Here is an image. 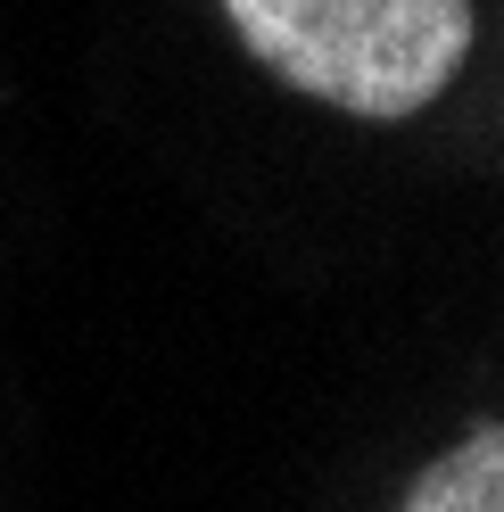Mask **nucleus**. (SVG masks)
Listing matches in <instances>:
<instances>
[{"label": "nucleus", "instance_id": "nucleus-1", "mask_svg": "<svg viewBox=\"0 0 504 512\" xmlns=\"http://www.w3.org/2000/svg\"><path fill=\"white\" fill-rule=\"evenodd\" d=\"M224 9L257 67L364 124L422 116L471 58V0H224Z\"/></svg>", "mask_w": 504, "mask_h": 512}, {"label": "nucleus", "instance_id": "nucleus-2", "mask_svg": "<svg viewBox=\"0 0 504 512\" xmlns=\"http://www.w3.org/2000/svg\"><path fill=\"white\" fill-rule=\"evenodd\" d=\"M397 512H504V430L480 422L463 446H447V455L405 488Z\"/></svg>", "mask_w": 504, "mask_h": 512}]
</instances>
